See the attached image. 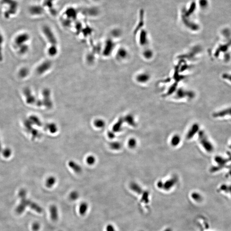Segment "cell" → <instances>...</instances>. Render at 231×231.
Listing matches in <instances>:
<instances>
[{"mask_svg": "<svg viewBox=\"0 0 231 231\" xmlns=\"http://www.w3.org/2000/svg\"><path fill=\"white\" fill-rule=\"evenodd\" d=\"M40 229V225L39 223L36 222L33 224L32 230L33 231H38Z\"/></svg>", "mask_w": 231, "mask_h": 231, "instance_id": "f546056e", "label": "cell"}, {"mask_svg": "<svg viewBox=\"0 0 231 231\" xmlns=\"http://www.w3.org/2000/svg\"><path fill=\"white\" fill-rule=\"evenodd\" d=\"M88 209V205L86 202H83L81 204L79 208V213L81 215H85Z\"/></svg>", "mask_w": 231, "mask_h": 231, "instance_id": "e0dca14e", "label": "cell"}, {"mask_svg": "<svg viewBox=\"0 0 231 231\" xmlns=\"http://www.w3.org/2000/svg\"><path fill=\"white\" fill-rule=\"evenodd\" d=\"M128 144V146L131 148H135L136 146V141L134 139H129V140Z\"/></svg>", "mask_w": 231, "mask_h": 231, "instance_id": "4316f807", "label": "cell"}, {"mask_svg": "<svg viewBox=\"0 0 231 231\" xmlns=\"http://www.w3.org/2000/svg\"><path fill=\"white\" fill-rule=\"evenodd\" d=\"M95 125L98 128H103L105 126V122L101 120H97L95 122Z\"/></svg>", "mask_w": 231, "mask_h": 231, "instance_id": "484cf974", "label": "cell"}, {"mask_svg": "<svg viewBox=\"0 0 231 231\" xmlns=\"http://www.w3.org/2000/svg\"><path fill=\"white\" fill-rule=\"evenodd\" d=\"M49 64L48 62H45L44 63L40 65L37 69H36V72L38 74H41L43 73L49 69Z\"/></svg>", "mask_w": 231, "mask_h": 231, "instance_id": "30bf717a", "label": "cell"}, {"mask_svg": "<svg viewBox=\"0 0 231 231\" xmlns=\"http://www.w3.org/2000/svg\"><path fill=\"white\" fill-rule=\"evenodd\" d=\"M29 207L31 208L32 209L36 211L37 213H41L43 211V209L40 206L36 204L35 202L31 201Z\"/></svg>", "mask_w": 231, "mask_h": 231, "instance_id": "9a60e30c", "label": "cell"}, {"mask_svg": "<svg viewBox=\"0 0 231 231\" xmlns=\"http://www.w3.org/2000/svg\"><path fill=\"white\" fill-rule=\"evenodd\" d=\"M3 3H7L9 5V10L6 12L5 16L7 18H8L10 15H13L16 13L17 10L18 3L14 0H1Z\"/></svg>", "mask_w": 231, "mask_h": 231, "instance_id": "5b68a950", "label": "cell"}, {"mask_svg": "<svg viewBox=\"0 0 231 231\" xmlns=\"http://www.w3.org/2000/svg\"><path fill=\"white\" fill-rule=\"evenodd\" d=\"M69 167L72 169L73 170H74L76 173H80L81 171V167L76 163L74 161H71L69 163Z\"/></svg>", "mask_w": 231, "mask_h": 231, "instance_id": "2e32d148", "label": "cell"}, {"mask_svg": "<svg viewBox=\"0 0 231 231\" xmlns=\"http://www.w3.org/2000/svg\"><path fill=\"white\" fill-rule=\"evenodd\" d=\"M214 160L217 165L210 168V171L212 173L218 172L226 167L228 162L231 161V155L228 158H224L221 155H216Z\"/></svg>", "mask_w": 231, "mask_h": 231, "instance_id": "7a4b0ae2", "label": "cell"}, {"mask_svg": "<svg viewBox=\"0 0 231 231\" xmlns=\"http://www.w3.org/2000/svg\"><path fill=\"white\" fill-rule=\"evenodd\" d=\"M198 138L202 146L207 152L211 153L214 151L215 147L214 145L203 131L201 130L199 131Z\"/></svg>", "mask_w": 231, "mask_h": 231, "instance_id": "6da1fadb", "label": "cell"}, {"mask_svg": "<svg viewBox=\"0 0 231 231\" xmlns=\"http://www.w3.org/2000/svg\"><path fill=\"white\" fill-rule=\"evenodd\" d=\"M107 231H115L114 227L111 225H108L106 227Z\"/></svg>", "mask_w": 231, "mask_h": 231, "instance_id": "d6a6232c", "label": "cell"}, {"mask_svg": "<svg viewBox=\"0 0 231 231\" xmlns=\"http://www.w3.org/2000/svg\"><path fill=\"white\" fill-rule=\"evenodd\" d=\"M17 49L18 53L21 55L26 54L29 50V46L27 44H23L21 46H18L16 48Z\"/></svg>", "mask_w": 231, "mask_h": 231, "instance_id": "7c38bea8", "label": "cell"}, {"mask_svg": "<svg viewBox=\"0 0 231 231\" xmlns=\"http://www.w3.org/2000/svg\"><path fill=\"white\" fill-rule=\"evenodd\" d=\"M3 42H4V38L1 33L0 31V62H1L3 59Z\"/></svg>", "mask_w": 231, "mask_h": 231, "instance_id": "ac0fdd59", "label": "cell"}, {"mask_svg": "<svg viewBox=\"0 0 231 231\" xmlns=\"http://www.w3.org/2000/svg\"><path fill=\"white\" fill-rule=\"evenodd\" d=\"M177 180V178L176 177H173L172 178H170V179L166 182L165 184V186L167 188H169L176 182Z\"/></svg>", "mask_w": 231, "mask_h": 231, "instance_id": "d6986e66", "label": "cell"}, {"mask_svg": "<svg viewBox=\"0 0 231 231\" xmlns=\"http://www.w3.org/2000/svg\"><path fill=\"white\" fill-rule=\"evenodd\" d=\"M126 122L131 126H136V123L135 122L134 118L131 116H128L126 118Z\"/></svg>", "mask_w": 231, "mask_h": 231, "instance_id": "cb8c5ba5", "label": "cell"}, {"mask_svg": "<svg viewBox=\"0 0 231 231\" xmlns=\"http://www.w3.org/2000/svg\"><path fill=\"white\" fill-rule=\"evenodd\" d=\"M229 148L231 150V140L230 142V144H229Z\"/></svg>", "mask_w": 231, "mask_h": 231, "instance_id": "e575fe53", "label": "cell"}, {"mask_svg": "<svg viewBox=\"0 0 231 231\" xmlns=\"http://www.w3.org/2000/svg\"><path fill=\"white\" fill-rule=\"evenodd\" d=\"M30 36L28 33H23L17 36L14 40V44L16 48L18 46L23 44H26L27 42L30 39Z\"/></svg>", "mask_w": 231, "mask_h": 231, "instance_id": "8992f818", "label": "cell"}, {"mask_svg": "<svg viewBox=\"0 0 231 231\" xmlns=\"http://www.w3.org/2000/svg\"><path fill=\"white\" fill-rule=\"evenodd\" d=\"M110 146H111V149H112L113 150H119V149L121 148V145L120 143H118V142H115L111 144Z\"/></svg>", "mask_w": 231, "mask_h": 231, "instance_id": "d4e9b609", "label": "cell"}, {"mask_svg": "<svg viewBox=\"0 0 231 231\" xmlns=\"http://www.w3.org/2000/svg\"><path fill=\"white\" fill-rule=\"evenodd\" d=\"M11 150L8 149H5L3 152V156L6 158H8L11 154Z\"/></svg>", "mask_w": 231, "mask_h": 231, "instance_id": "4dcf8cb0", "label": "cell"}, {"mask_svg": "<svg viewBox=\"0 0 231 231\" xmlns=\"http://www.w3.org/2000/svg\"><path fill=\"white\" fill-rule=\"evenodd\" d=\"M56 182L55 178L53 177L49 178L47 179L46 182V185L49 188L52 187Z\"/></svg>", "mask_w": 231, "mask_h": 231, "instance_id": "ffe728a7", "label": "cell"}, {"mask_svg": "<svg viewBox=\"0 0 231 231\" xmlns=\"http://www.w3.org/2000/svg\"><path fill=\"white\" fill-rule=\"evenodd\" d=\"M51 217L53 221H56L58 218L57 209L56 206L53 205L50 208Z\"/></svg>", "mask_w": 231, "mask_h": 231, "instance_id": "8fae6325", "label": "cell"}, {"mask_svg": "<svg viewBox=\"0 0 231 231\" xmlns=\"http://www.w3.org/2000/svg\"><path fill=\"white\" fill-rule=\"evenodd\" d=\"M79 193L76 191H73L70 194V198L72 200H74L79 197Z\"/></svg>", "mask_w": 231, "mask_h": 231, "instance_id": "f1b7e54d", "label": "cell"}, {"mask_svg": "<svg viewBox=\"0 0 231 231\" xmlns=\"http://www.w3.org/2000/svg\"><path fill=\"white\" fill-rule=\"evenodd\" d=\"M198 5L201 9H206L208 6V0H199Z\"/></svg>", "mask_w": 231, "mask_h": 231, "instance_id": "44dd1931", "label": "cell"}, {"mask_svg": "<svg viewBox=\"0 0 231 231\" xmlns=\"http://www.w3.org/2000/svg\"><path fill=\"white\" fill-rule=\"evenodd\" d=\"M23 94L25 97L26 102L28 105H32L36 103L37 100L29 88L25 87L23 90Z\"/></svg>", "mask_w": 231, "mask_h": 231, "instance_id": "52a82bcc", "label": "cell"}, {"mask_svg": "<svg viewBox=\"0 0 231 231\" xmlns=\"http://www.w3.org/2000/svg\"><path fill=\"white\" fill-rule=\"evenodd\" d=\"M29 12L32 15H39L42 14L43 8L39 5H33L31 6L29 9Z\"/></svg>", "mask_w": 231, "mask_h": 231, "instance_id": "9c48e42d", "label": "cell"}, {"mask_svg": "<svg viewBox=\"0 0 231 231\" xmlns=\"http://www.w3.org/2000/svg\"><path fill=\"white\" fill-rule=\"evenodd\" d=\"M95 161H96V159L93 156H90L87 158V163L90 165H92V164H94Z\"/></svg>", "mask_w": 231, "mask_h": 231, "instance_id": "83f0119b", "label": "cell"}, {"mask_svg": "<svg viewBox=\"0 0 231 231\" xmlns=\"http://www.w3.org/2000/svg\"><path fill=\"white\" fill-rule=\"evenodd\" d=\"M199 128L200 126L199 125L197 124H194L192 126L190 129L188 131V133L187 134L186 138L187 139H191L192 138L194 135L196 134L197 132H199Z\"/></svg>", "mask_w": 231, "mask_h": 231, "instance_id": "ba28073f", "label": "cell"}, {"mask_svg": "<svg viewBox=\"0 0 231 231\" xmlns=\"http://www.w3.org/2000/svg\"><path fill=\"white\" fill-rule=\"evenodd\" d=\"M18 195L21 199V202L17 207L16 211L18 214H21L25 211L27 207H29L31 201L27 199L26 192L24 189H22L19 191Z\"/></svg>", "mask_w": 231, "mask_h": 231, "instance_id": "3957f363", "label": "cell"}, {"mask_svg": "<svg viewBox=\"0 0 231 231\" xmlns=\"http://www.w3.org/2000/svg\"><path fill=\"white\" fill-rule=\"evenodd\" d=\"M108 135L109 137L111 138H113V137H114V136H115V135H114V134H113V132H111V131H110V132H109Z\"/></svg>", "mask_w": 231, "mask_h": 231, "instance_id": "836d02e7", "label": "cell"}, {"mask_svg": "<svg viewBox=\"0 0 231 231\" xmlns=\"http://www.w3.org/2000/svg\"><path fill=\"white\" fill-rule=\"evenodd\" d=\"M49 128L51 132H53V133L55 132L57 130L55 125L52 124H51V125H50Z\"/></svg>", "mask_w": 231, "mask_h": 231, "instance_id": "1f68e13d", "label": "cell"}, {"mask_svg": "<svg viewBox=\"0 0 231 231\" xmlns=\"http://www.w3.org/2000/svg\"><path fill=\"white\" fill-rule=\"evenodd\" d=\"M212 116L216 119H230L231 120V106L215 112Z\"/></svg>", "mask_w": 231, "mask_h": 231, "instance_id": "277c9868", "label": "cell"}, {"mask_svg": "<svg viewBox=\"0 0 231 231\" xmlns=\"http://www.w3.org/2000/svg\"><path fill=\"white\" fill-rule=\"evenodd\" d=\"M122 122H123V121H122V119H120V120L113 127V131L118 132V131H120Z\"/></svg>", "mask_w": 231, "mask_h": 231, "instance_id": "603a6c76", "label": "cell"}, {"mask_svg": "<svg viewBox=\"0 0 231 231\" xmlns=\"http://www.w3.org/2000/svg\"><path fill=\"white\" fill-rule=\"evenodd\" d=\"M180 142V138L179 136L176 135L172 137L171 141V144L173 146H177L179 144Z\"/></svg>", "mask_w": 231, "mask_h": 231, "instance_id": "7402d4cb", "label": "cell"}, {"mask_svg": "<svg viewBox=\"0 0 231 231\" xmlns=\"http://www.w3.org/2000/svg\"><path fill=\"white\" fill-rule=\"evenodd\" d=\"M29 74V70L27 67H23L19 70L18 75L21 79L26 78Z\"/></svg>", "mask_w": 231, "mask_h": 231, "instance_id": "4fadbf2b", "label": "cell"}, {"mask_svg": "<svg viewBox=\"0 0 231 231\" xmlns=\"http://www.w3.org/2000/svg\"><path fill=\"white\" fill-rule=\"evenodd\" d=\"M221 78L223 81L231 84V72H224L221 74Z\"/></svg>", "mask_w": 231, "mask_h": 231, "instance_id": "5bb4252c", "label": "cell"}]
</instances>
